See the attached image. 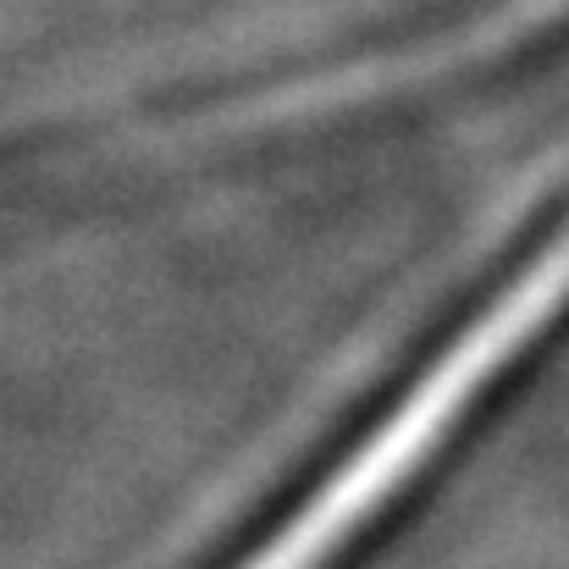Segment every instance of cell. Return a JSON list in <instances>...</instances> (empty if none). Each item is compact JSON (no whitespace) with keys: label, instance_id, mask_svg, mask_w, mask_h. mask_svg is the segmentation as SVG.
<instances>
[{"label":"cell","instance_id":"obj_1","mask_svg":"<svg viewBox=\"0 0 569 569\" xmlns=\"http://www.w3.org/2000/svg\"><path fill=\"white\" fill-rule=\"evenodd\" d=\"M565 310L569 221L409 381V392L371 426V437L349 448L327 470V481L305 503H293L266 542H254L238 559V569H332V559L448 448V437L470 420V409L526 360V349L565 321Z\"/></svg>","mask_w":569,"mask_h":569}]
</instances>
